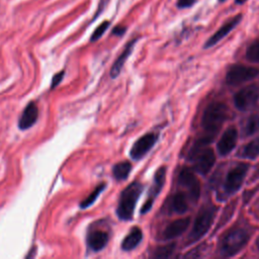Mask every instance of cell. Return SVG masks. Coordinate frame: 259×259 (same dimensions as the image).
I'll list each match as a JSON object with an SVG mask.
<instances>
[{
	"label": "cell",
	"mask_w": 259,
	"mask_h": 259,
	"mask_svg": "<svg viewBox=\"0 0 259 259\" xmlns=\"http://www.w3.org/2000/svg\"><path fill=\"white\" fill-rule=\"evenodd\" d=\"M228 114L229 109L224 102L213 101L209 103L201 118L203 135L194 144L198 146H206L212 142L213 138L221 130L224 121L228 118Z\"/></svg>",
	"instance_id": "6da1fadb"
},
{
	"label": "cell",
	"mask_w": 259,
	"mask_h": 259,
	"mask_svg": "<svg viewBox=\"0 0 259 259\" xmlns=\"http://www.w3.org/2000/svg\"><path fill=\"white\" fill-rule=\"evenodd\" d=\"M143 190V185L138 182H132L120 193L118 205L116 208L117 217L122 221H130L133 218L136 204Z\"/></svg>",
	"instance_id": "7a4b0ae2"
},
{
	"label": "cell",
	"mask_w": 259,
	"mask_h": 259,
	"mask_svg": "<svg viewBox=\"0 0 259 259\" xmlns=\"http://www.w3.org/2000/svg\"><path fill=\"white\" fill-rule=\"evenodd\" d=\"M250 233L244 228H233L228 231L220 243V253L224 257H231L239 253L248 243Z\"/></svg>",
	"instance_id": "3957f363"
},
{
	"label": "cell",
	"mask_w": 259,
	"mask_h": 259,
	"mask_svg": "<svg viewBox=\"0 0 259 259\" xmlns=\"http://www.w3.org/2000/svg\"><path fill=\"white\" fill-rule=\"evenodd\" d=\"M189 159L192 161L195 172L206 175L214 165L215 155L211 148L193 145L189 151Z\"/></svg>",
	"instance_id": "277c9868"
},
{
	"label": "cell",
	"mask_w": 259,
	"mask_h": 259,
	"mask_svg": "<svg viewBox=\"0 0 259 259\" xmlns=\"http://www.w3.org/2000/svg\"><path fill=\"white\" fill-rule=\"evenodd\" d=\"M215 212L217 207L211 204H205L200 208L195 218L192 230L190 232V242H195L201 239L206 234V232L212 225Z\"/></svg>",
	"instance_id": "5b68a950"
},
{
	"label": "cell",
	"mask_w": 259,
	"mask_h": 259,
	"mask_svg": "<svg viewBox=\"0 0 259 259\" xmlns=\"http://www.w3.org/2000/svg\"><path fill=\"white\" fill-rule=\"evenodd\" d=\"M248 164L240 163L229 170L224 182V191L226 194H233L240 189L248 172Z\"/></svg>",
	"instance_id": "8992f818"
},
{
	"label": "cell",
	"mask_w": 259,
	"mask_h": 259,
	"mask_svg": "<svg viewBox=\"0 0 259 259\" xmlns=\"http://www.w3.org/2000/svg\"><path fill=\"white\" fill-rule=\"evenodd\" d=\"M258 74L259 70L255 67L234 65L228 70L226 74V81L229 85L236 86L257 77Z\"/></svg>",
	"instance_id": "52a82bcc"
},
{
	"label": "cell",
	"mask_w": 259,
	"mask_h": 259,
	"mask_svg": "<svg viewBox=\"0 0 259 259\" xmlns=\"http://www.w3.org/2000/svg\"><path fill=\"white\" fill-rule=\"evenodd\" d=\"M178 183L180 186L187 190L189 200L195 202L199 198L200 183L193 171L189 168H183L178 175Z\"/></svg>",
	"instance_id": "ba28073f"
},
{
	"label": "cell",
	"mask_w": 259,
	"mask_h": 259,
	"mask_svg": "<svg viewBox=\"0 0 259 259\" xmlns=\"http://www.w3.org/2000/svg\"><path fill=\"white\" fill-rule=\"evenodd\" d=\"M259 99V88L252 84L242 88L234 96L235 106L240 110H247L253 107Z\"/></svg>",
	"instance_id": "9c48e42d"
},
{
	"label": "cell",
	"mask_w": 259,
	"mask_h": 259,
	"mask_svg": "<svg viewBox=\"0 0 259 259\" xmlns=\"http://www.w3.org/2000/svg\"><path fill=\"white\" fill-rule=\"evenodd\" d=\"M165 177H166V168L165 167H160L157 169L155 172L154 178H153V183L152 187L148 193V197L142 206L141 213H147L153 206V203L156 199V197L159 195L160 191L163 188V185L165 183Z\"/></svg>",
	"instance_id": "30bf717a"
},
{
	"label": "cell",
	"mask_w": 259,
	"mask_h": 259,
	"mask_svg": "<svg viewBox=\"0 0 259 259\" xmlns=\"http://www.w3.org/2000/svg\"><path fill=\"white\" fill-rule=\"evenodd\" d=\"M158 135L155 133H148L140 137L132 146L130 154L134 160L142 159L156 144Z\"/></svg>",
	"instance_id": "8fae6325"
},
{
	"label": "cell",
	"mask_w": 259,
	"mask_h": 259,
	"mask_svg": "<svg viewBox=\"0 0 259 259\" xmlns=\"http://www.w3.org/2000/svg\"><path fill=\"white\" fill-rule=\"evenodd\" d=\"M242 17L243 15L240 13V14H237L233 17H231L230 19H228L204 44L203 48L204 49H209L211 47H213L214 45H217L220 40H222L225 36H227L242 20Z\"/></svg>",
	"instance_id": "7c38bea8"
},
{
	"label": "cell",
	"mask_w": 259,
	"mask_h": 259,
	"mask_svg": "<svg viewBox=\"0 0 259 259\" xmlns=\"http://www.w3.org/2000/svg\"><path fill=\"white\" fill-rule=\"evenodd\" d=\"M109 233L97 227H91L86 238L88 248L93 252H98L102 250L108 243Z\"/></svg>",
	"instance_id": "4fadbf2b"
},
{
	"label": "cell",
	"mask_w": 259,
	"mask_h": 259,
	"mask_svg": "<svg viewBox=\"0 0 259 259\" xmlns=\"http://www.w3.org/2000/svg\"><path fill=\"white\" fill-rule=\"evenodd\" d=\"M238 140V132L235 126L228 127L224 134L222 135L220 141L218 142V152L221 156H227L231 153L237 144Z\"/></svg>",
	"instance_id": "5bb4252c"
},
{
	"label": "cell",
	"mask_w": 259,
	"mask_h": 259,
	"mask_svg": "<svg viewBox=\"0 0 259 259\" xmlns=\"http://www.w3.org/2000/svg\"><path fill=\"white\" fill-rule=\"evenodd\" d=\"M38 117V108L35 102H29L26 107L23 109L19 119H18V127L22 131L28 130L31 127Z\"/></svg>",
	"instance_id": "9a60e30c"
},
{
	"label": "cell",
	"mask_w": 259,
	"mask_h": 259,
	"mask_svg": "<svg viewBox=\"0 0 259 259\" xmlns=\"http://www.w3.org/2000/svg\"><path fill=\"white\" fill-rule=\"evenodd\" d=\"M189 223H190L189 218H183V219H178L176 221H173L164 229L163 239L172 240L179 237L181 234H183L187 230Z\"/></svg>",
	"instance_id": "2e32d148"
},
{
	"label": "cell",
	"mask_w": 259,
	"mask_h": 259,
	"mask_svg": "<svg viewBox=\"0 0 259 259\" xmlns=\"http://www.w3.org/2000/svg\"><path fill=\"white\" fill-rule=\"evenodd\" d=\"M137 40H138V38H133V39H131V40L125 45L123 51H122L121 54L117 57V59L115 60V62L113 63L112 67H111V69H110V77H111V78H115V77H117V76L119 75V73H120V71H121V69H122V67H123V65H124V63H125V61H126L127 58L131 56V54H132V52H133V50H134V47H135Z\"/></svg>",
	"instance_id": "e0dca14e"
},
{
	"label": "cell",
	"mask_w": 259,
	"mask_h": 259,
	"mask_svg": "<svg viewBox=\"0 0 259 259\" xmlns=\"http://www.w3.org/2000/svg\"><path fill=\"white\" fill-rule=\"evenodd\" d=\"M143 239V233L140 228L134 227L121 242V249L123 251H132L138 247Z\"/></svg>",
	"instance_id": "ac0fdd59"
},
{
	"label": "cell",
	"mask_w": 259,
	"mask_h": 259,
	"mask_svg": "<svg viewBox=\"0 0 259 259\" xmlns=\"http://www.w3.org/2000/svg\"><path fill=\"white\" fill-rule=\"evenodd\" d=\"M188 196L184 192H176L169 203L170 210H172L175 213H183L188 208Z\"/></svg>",
	"instance_id": "d6986e66"
},
{
	"label": "cell",
	"mask_w": 259,
	"mask_h": 259,
	"mask_svg": "<svg viewBox=\"0 0 259 259\" xmlns=\"http://www.w3.org/2000/svg\"><path fill=\"white\" fill-rule=\"evenodd\" d=\"M131 170H132V164L130 162H126V161L119 162L113 166L112 175L116 180L121 181L127 178V176L131 173Z\"/></svg>",
	"instance_id": "ffe728a7"
},
{
	"label": "cell",
	"mask_w": 259,
	"mask_h": 259,
	"mask_svg": "<svg viewBox=\"0 0 259 259\" xmlns=\"http://www.w3.org/2000/svg\"><path fill=\"white\" fill-rule=\"evenodd\" d=\"M241 156L246 159L253 160L259 156V137L249 142L242 150Z\"/></svg>",
	"instance_id": "44dd1931"
},
{
	"label": "cell",
	"mask_w": 259,
	"mask_h": 259,
	"mask_svg": "<svg viewBox=\"0 0 259 259\" xmlns=\"http://www.w3.org/2000/svg\"><path fill=\"white\" fill-rule=\"evenodd\" d=\"M259 130V115L253 114L247 120L243 127L244 136H252Z\"/></svg>",
	"instance_id": "7402d4cb"
},
{
	"label": "cell",
	"mask_w": 259,
	"mask_h": 259,
	"mask_svg": "<svg viewBox=\"0 0 259 259\" xmlns=\"http://www.w3.org/2000/svg\"><path fill=\"white\" fill-rule=\"evenodd\" d=\"M104 188H105V183L99 184L84 200H82L80 202V207L84 209V208H87L90 205H92L94 203V201L97 199V197L99 196V194L104 190Z\"/></svg>",
	"instance_id": "603a6c76"
},
{
	"label": "cell",
	"mask_w": 259,
	"mask_h": 259,
	"mask_svg": "<svg viewBox=\"0 0 259 259\" xmlns=\"http://www.w3.org/2000/svg\"><path fill=\"white\" fill-rule=\"evenodd\" d=\"M175 249V244L171 243V244H166L160 247H157L153 253V257L154 258H168L172 255L173 251Z\"/></svg>",
	"instance_id": "cb8c5ba5"
},
{
	"label": "cell",
	"mask_w": 259,
	"mask_h": 259,
	"mask_svg": "<svg viewBox=\"0 0 259 259\" xmlns=\"http://www.w3.org/2000/svg\"><path fill=\"white\" fill-rule=\"evenodd\" d=\"M246 58L252 63H259V40L252 42L248 47L246 51Z\"/></svg>",
	"instance_id": "d4e9b609"
},
{
	"label": "cell",
	"mask_w": 259,
	"mask_h": 259,
	"mask_svg": "<svg viewBox=\"0 0 259 259\" xmlns=\"http://www.w3.org/2000/svg\"><path fill=\"white\" fill-rule=\"evenodd\" d=\"M109 25H110V21H108V20H105V21L101 22V23L95 28V30L93 31V33H92V35H91V37H90V40H91V41H96V40H98V39L104 34V32L107 30V28L109 27Z\"/></svg>",
	"instance_id": "484cf974"
},
{
	"label": "cell",
	"mask_w": 259,
	"mask_h": 259,
	"mask_svg": "<svg viewBox=\"0 0 259 259\" xmlns=\"http://www.w3.org/2000/svg\"><path fill=\"white\" fill-rule=\"evenodd\" d=\"M64 75H65V71H64V70H62V71H60L59 73H57L56 75H54V77H53V79H52L51 89H54L56 86H58V85L61 83V81H62Z\"/></svg>",
	"instance_id": "4316f807"
},
{
	"label": "cell",
	"mask_w": 259,
	"mask_h": 259,
	"mask_svg": "<svg viewBox=\"0 0 259 259\" xmlns=\"http://www.w3.org/2000/svg\"><path fill=\"white\" fill-rule=\"evenodd\" d=\"M197 0H177V7L180 9H185V8H189L191 6H193V4L196 2Z\"/></svg>",
	"instance_id": "83f0119b"
},
{
	"label": "cell",
	"mask_w": 259,
	"mask_h": 259,
	"mask_svg": "<svg viewBox=\"0 0 259 259\" xmlns=\"http://www.w3.org/2000/svg\"><path fill=\"white\" fill-rule=\"evenodd\" d=\"M126 30V27L125 26H121V25H117L115 26L113 29H112V34H115V35H118V36H121Z\"/></svg>",
	"instance_id": "f1b7e54d"
},
{
	"label": "cell",
	"mask_w": 259,
	"mask_h": 259,
	"mask_svg": "<svg viewBox=\"0 0 259 259\" xmlns=\"http://www.w3.org/2000/svg\"><path fill=\"white\" fill-rule=\"evenodd\" d=\"M246 1H248V0H235V3H236V4H239V5H242V4H244Z\"/></svg>",
	"instance_id": "f546056e"
},
{
	"label": "cell",
	"mask_w": 259,
	"mask_h": 259,
	"mask_svg": "<svg viewBox=\"0 0 259 259\" xmlns=\"http://www.w3.org/2000/svg\"><path fill=\"white\" fill-rule=\"evenodd\" d=\"M257 247H258V249H259V238H258V240H257Z\"/></svg>",
	"instance_id": "4dcf8cb0"
},
{
	"label": "cell",
	"mask_w": 259,
	"mask_h": 259,
	"mask_svg": "<svg viewBox=\"0 0 259 259\" xmlns=\"http://www.w3.org/2000/svg\"><path fill=\"white\" fill-rule=\"evenodd\" d=\"M224 1H226V0H220V2H224Z\"/></svg>",
	"instance_id": "1f68e13d"
}]
</instances>
